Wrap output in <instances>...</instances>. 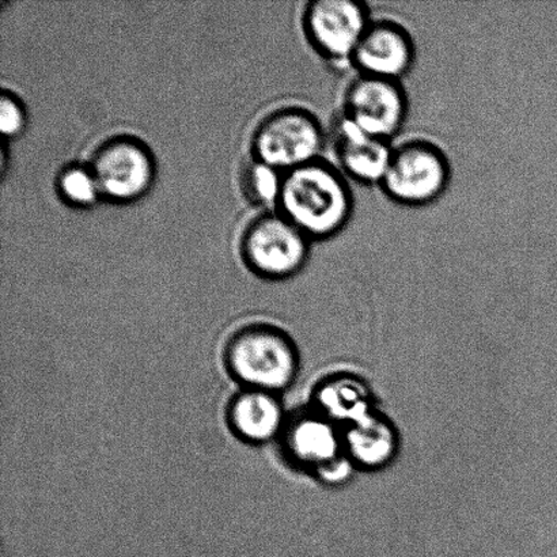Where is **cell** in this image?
<instances>
[{"mask_svg":"<svg viewBox=\"0 0 557 557\" xmlns=\"http://www.w3.org/2000/svg\"><path fill=\"white\" fill-rule=\"evenodd\" d=\"M89 168L102 198L116 203L140 199L154 184V156L134 136L119 135L103 141L92 152Z\"/></svg>","mask_w":557,"mask_h":557,"instance_id":"52a82bcc","label":"cell"},{"mask_svg":"<svg viewBox=\"0 0 557 557\" xmlns=\"http://www.w3.org/2000/svg\"><path fill=\"white\" fill-rule=\"evenodd\" d=\"M449 156L434 140L409 138L393 145L380 189L393 203L419 209L438 201L449 189Z\"/></svg>","mask_w":557,"mask_h":557,"instance_id":"3957f363","label":"cell"},{"mask_svg":"<svg viewBox=\"0 0 557 557\" xmlns=\"http://www.w3.org/2000/svg\"><path fill=\"white\" fill-rule=\"evenodd\" d=\"M276 207L311 242H325L352 220L351 182L335 163L320 158L283 173Z\"/></svg>","mask_w":557,"mask_h":557,"instance_id":"6da1fadb","label":"cell"},{"mask_svg":"<svg viewBox=\"0 0 557 557\" xmlns=\"http://www.w3.org/2000/svg\"><path fill=\"white\" fill-rule=\"evenodd\" d=\"M281 440L286 456L314 473L347 455L337 424L315 409L288 419Z\"/></svg>","mask_w":557,"mask_h":557,"instance_id":"8fae6325","label":"cell"},{"mask_svg":"<svg viewBox=\"0 0 557 557\" xmlns=\"http://www.w3.org/2000/svg\"><path fill=\"white\" fill-rule=\"evenodd\" d=\"M315 411L335 424L348 425L373 412L368 387L354 376H333L314 393Z\"/></svg>","mask_w":557,"mask_h":557,"instance_id":"5bb4252c","label":"cell"},{"mask_svg":"<svg viewBox=\"0 0 557 557\" xmlns=\"http://www.w3.org/2000/svg\"><path fill=\"white\" fill-rule=\"evenodd\" d=\"M374 16L362 0H311L305 5L306 40L327 63L348 64Z\"/></svg>","mask_w":557,"mask_h":557,"instance_id":"8992f818","label":"cell"},{"mask_svg":"<svg viewBox=\"0 0 557 557\" xmlns=\"http://www.w3.org/2000/svg\"><path fill=\"white\" fill-rule=\"evenodd\" d=\"M326 145L327 134L314 113L287 107L261 120L253 134L252 157L286 173L320 160Z\"/></svg>","mask_w":557,"mask_h":557,"instance_id":"277c9868","label":"cell"},{"mask_svg":"<svg viewBox=\"0 0 557 557\" xmlns=\"http://www.w3.org/2000/svg\"><path fill=\"white\" fill-rule=\"evenodd\" d=\"M283 173L267 163L250 158L239 172V188L250 203L256 206H277Z\"/></svg>","mask_w":557,"mask_h":557,"instance_id":"9a60e30c","label":"cell"},{"mask_svg":"<svg viewBox=\"0 0 557 557\" xmlns=\"http://www.w3.org/2000/svg\"><path fill=\"white\" fill-rule=\"evenodd\" d=\"M327 145L333 152V163L349 182L380 187L395 144L366 134L337 114L327 133Z\"/></svg>","mask_w":557,"mask_h":557,"instance_id":"30bf717a","label":"cell"},{"mask_svg":"<svg viewBox=\"0 0 557 557\" xmlns=\"http://www.w3.org/2000/svg\"><path fill=\"white\" fill-rule=\"evenodd\" d=\"M409 113L403 82L357 74L344 90L341 116L366 134L393 141Z\"/></svg>","mask_w":557,"mask_h":557,"instance_id":"ba28073f","label":"cell"},{"mask_svg":"<svg viewBox=\"0 0 557 557\" xmlns=\"http://www.w3.org/2000/svg\"><path fill=\"white\" fill-rule=\"evenodd\" d=\"M417 44L401 22L373 18L351 59L357 74L403 82L417 63Z\"/></svg>","mask_w":557,"mask_h":557,"instance_id":"9c48e42d","label":"cell"},{"mask_svg":"<svg viewBox=\"0 0 557 557\" xmlns=\"http://www.w3.org/2000/svg\"><path fill=\"white\" fill-rule=\"evenodd\" d=\"M344 449L354 463L366 469H379L392 461L397 450V434L393 425L379 414L346 425Z\"/></svg>","mask_w":557,"mask_h":557,"instance_id":"4fadbf2b","label":"cell"},{"mask_svg":"<svg viewBox=\"0 0 557 557\" xmlns=\"http://www.w3.org/2000/svg\"><path fill=\"white\" fill-rule=\"evenodd\" d=\"M58 193L75 207H90L101 199L100 188L89 166L70 165L60 172Z\"/></svg>","mask_w":557,"mask_h":557,"instance_id":"2e32d148","label":"cell"},{"mask_svg":"<svg viewBox=\"0 0 557 557\" xmlns=\"http://www.w3.org/2000/svg\"><path fill=\"white\" fill-rule=\"evenodd\" d=\"M26 120L24 103L14 92L3 90L0 97V131L4 138H15L24 133Z\"/></svg>","mask_w":557,"mask_h":557,"instance_id":"e0dca14e","label":"cell"},{"mask_svg":"<svg viewBox=\"0 0 557 557\" xmlns=\"http://www.w3.org/2000/svg\"><path fill=\"white\" fill-rule=\"evenodd\" d=\"M225 364L244 389L278 393L299 373V352L292 337L275 325L250 324L228 338Z\"/></svg>","mask_w":557,"mask_h":557,"instance_id":"7a4b0ae2","label":"cell"},{"mask_svg":"<svg viewBox=\"0 0 557 557\" xmlns=\"http://www.w3.org/2000/svg\"><path fill=\"white\" fill-rule=\"evenodd\" d=\"M311 239L281 212L256 218L244 232L242 253L256 274L267 278L297 275L308 263Z\"/></svg>","mask_w":557,"mask_h":557,"instance_id":"5b68a950","label":"cell"},{"mask_svg":"<svg viewBox=\"0 0 557 557\" xmlns=\"http://www.w3.org/2000/svg\"><path fill=\"white\" fill-rule=\"evenodd\" d=\"M226 417L233 434L252 445L277 438L287 422L276 393L258 389L238 392L228 403Z\"/></svg>","mask_w":557,"mask_h":557,"instance_id":"7c38bea8","label":"cell"}]
</instances>
